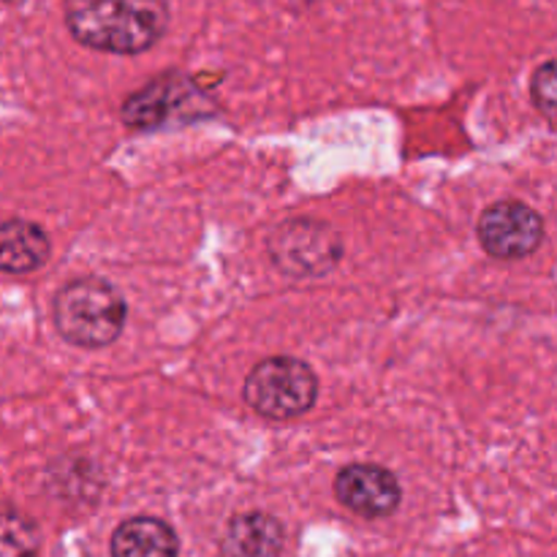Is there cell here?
Here are the masks:
<instances>
[{
    "mask_svg": "<svg viewBox=\"0 0 557 557\" xmlns=\"http://www.w3.org/2000/svg\"><path fill=\"white\" fill-rule=\"evenodd\" d=\"M125 299L103 277H76L65 283L52 302L60 337L79 348L112 346L125 326Z\"/></svg>",
    "mask_w": 557,
    "mask_h": 557,
    "instance_id": "7a4b0ae2",
    "label": "cell"
},
{
    "mask_svg": "<svg viewBox=\"0 0 557 557\" xmlns=\"http://www.w3.org/2000/svg\"><path fill=\"white\" fill-rule=\"evenodd\" d=\"M47 232L25 218H9L0 223V272L5 275H27L49 259Z\"/></svg>",
    "mask_w": 557,
    "mask_h": 557,
    "instance_id": "9c48e42d",
    "label": "cell"
},
{
    "mask_svg": "<svg viewBox=\"0 0 557 557\" xmlns=\"http://www.w3.org/2000/svg\"><path fill=\"white\" fill-rule=\"evenodd\" d=\"M335 498L364 520H381V517L395 515L403 500V490L395 473L386 468L357 462L337 473Z\"/></svg>",
    "mask_w": 557,
    "mask_h": 557,
    "instance_id": "52a82bcc",
    "label": "cell"
},
{
    "mask_svg": "<svg viewBox=\"0 0 557 557\" xmlns=\"http://www.w3.org/2000/svg\"><path fill=\"white\" fill-rule=\"evenodd\" d=\"M65 25L85 47L139 54L156 47L169 25L166 0H65Z\"/></svg>",
    "mask_w": 557,
    "mask_h": 557,
    "instance_id": "6da1fadb",
    "label": "cell"
},
{
    "mask_svg": "<svg viewBox=\"0 0 557 557\" xmlns=\"http://www.w3.org/2000/svg\"><path fill=\"white\" fill-rule=\"evenodd\" d=\"M243 395L259 417L283 422L302 417L313 408L319 397V379L302 359L270 357L250 370Z\"/></svg>",
    "mask_w": 557,
    "mask_h": 557,
    "instance_id": "3957f363",
    "label": "cell"
},
{
    "mask_svg": "<svg viewBox=\"0 0 557 557\" xmlns=\"http://www.w3.org/2000/svg\"><path fill=\"white\" fill-rule=\"evenodd\" d=\"M479 243L493 259H525L544 239V221L533 207L517 199H500L479 218Z\"/></svg>",
    "mask_w": 557,
    "mask_h": 557,
    "instance_id": "8992f818",
    "label": "cell"
},
{
    "mask_svg": "<svg viewBox=\"0 0 557 557\" xmlns=\"http://www.w3.org/2000/svg\"><path fill=\"white\" fill-rule=\"evenodd\" d=\"M555 60H544L536 69V74H533L531 96L533 107L544 114L549 125H555Z\"/></svg>",
    "mask_w": 557,
    "mask_h": 557,
    "instance_id": "7c38bea8",
    "label": "cell"
},
{
    "mask_svg": "<svg viewBox=\"0 0 557 557\" xmlns=\"http://www.w3.org/2000/svg\"><path fill=\"white\" fill-rule=\"evenodd\" d=\"M286 531L281 522L264 511L237 515L228 522L221 542L223 557H281Z\"/></svg>",
    "mask_w": 557,
    "mask_h": 557,
    "instance_id": "ba28073f",
    "label": "cell"
},
{
    "mask_svg": "<svg viewBox=\"0 0 557 557\" xmlns=\"http://www.w3.org/2000/svg\"><path fill=\"white\" fill-rule=\"evenodd\" d=\"M210 107L212 103L207 101L205 92L188 76L163 74L147 82L141 90H136L123 103L120 114L131 128L156 131L177 117H207Z\"/></svg>",
    "mask_w": 557,
    "mask_h": 557,
    "instance_id": "5b68a950",
    "label": "cell"
},
{
    "mask_svg": "<svg viewBox=\"0 0 557 557\" xmlns=\"http://www.w3.org/2000/svg\"><path fill=\"white\" fill-rule=\"evenodd\" d=\"M270 259L288 277H321L341 264L343 243L335 228L313 218H292L272 232Z\"/></svg>",
    "mask_w": 557,
    "mask_h": 557,
    "instance_id": "277c9868",
    "label": "cell"
},
{
    "mask_svg": "<svg viewBox=\"0 0 557 557\" xmlns=\"http://www.w3.org/2000/svg\"><path fill=\"white\" fill-rule=\"evenodd\" d=\"M41 533L20 509L0 504V557H38Z\"/></svg>",
    "mask_w": 557,
    "mask_h": 557,
    "instance_id": "8fae6325",
    "label": "cell"
},
{
    "mask_svg": "<svg viewBox=\"0 0 557 557\" xmlns=\"http://www.w3.org/2000/svg\"><path fill=\"white\" fill-rule=\"evenodd\" d=\"M112 557H180V539L158 517H131L114 531Z\"/></svg>",
    "mask_w": 557,
    "mask_h": 557,
    "instance_id": "30bf717a",
    "label": "cell"
}]
</instances>
